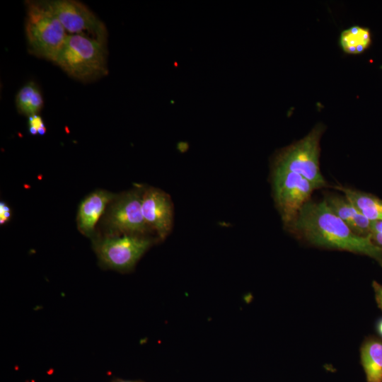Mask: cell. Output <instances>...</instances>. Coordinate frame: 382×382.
<instances>
[{
  "label": "cell",
  "mask_w": 382,
  "mask_h": 382,
  "mask_svg": "<svg viewBox=\"0 0 382 382\" xmlns=\"http://www.w3.org/2000/svg\"><path fill=\"white\" fill-rule=\"evenodd\" d=\"M151 243V239L141 236L125 235L98 241L95 250L106 267L127 272L133 269Z\"/></svg>",
  "instance_id": "52a82bcc"
},
{
  "label": "cell",
  "mask_w": 382,
  "mask_h": 382,
  "mask_svg": "<svg viewBox=\"0 0 382 382\" xmlns=\"http://www.w3.org/2000/svg\"><path fill=\"white\" fill-rule=\"evenodd\" d=\"M141 209L150 230L155 231L160 238H166L173 226V206L169 196L151 187L141 195Z\"/></svg>",
  "instance_id": "9c48e42d"
},
{
  "label": "cell",
  "mask_w": 382,
  "mask_h": 382,
  "mask_svg": "<svg viewBox=\"0 0 382 382\" xmlns=\"http://www.w3.org/2000/svg\"><path fill=\"white\" fill-rule=\"evenodd\" d=\"M376 330L382 338V318H381L376 323Z\"/></svg>",
  "instance_id": "ffe728a7"
},
{
  "label": "cell",
  "mask_w": 382,
  "mask_h": 382,
  "mask_svg": "<svg viewBox=\"0 0 382 382\" xmlns=\"http://www.w3.org/2000/svg\"><path fill=\"white\" fill-rule=\"evenodd\" d=\"M29 127H33L37 130V134L44 135L46 132V127L42 117L39 115H35L28 117Z\"/></svg>",
  "instance_id": "e0dca14e"
},
{
  "label": "cell",
  "mask_w": 382,
  "mask_h": 382,
  "mask_svg": "<svg viewBox=\"0 0 382 382\" xmlns=\"http://www.w3.org/2000/svg\"><path fill=\"white\" fill-rule=\"evenodd\" d=\"M371 43V34L367 28L358 25L343 30L339 37V45L347 54L364 52Z\"/></svg>",
  "instance_id": "5bb4252c"
},
{
  "label": "cell",
  "mask_w": 382,
  "mask_h": 382,
  "mask_svg": "<svg viewBox=\"0 0 382 382\" xmlns=\"http://www.w3.org/2000/svg\"><path fill=\"white\" fill-rule=\"evenodd\" d=\"M113 382H140V381H125L121 379H115Z\"/></svg>",
  "instance_id": "44dd1931"
},
{
  "label": "cell",
  "mask_w": 382,
  "mask_h": 382,
  "mask_svg": "<svg viewBox=\"0 0 382 382\" xmlns=\"http://www.w3.org/2000/svg\"><path fill=\"white\" fill-rule=\"evenodd\" d=\"M11 216L9 207L4 202H0V224L1 225L8 222Z\"/></svg>",
  "instance_id": "ac0fdd59"
},
{
  "label": "cell",
  "mask_w": 382,
  "mask_h": 382,
  "mask_svg": "<svg viewBox=\"0 0 382 382\" xmlns=\"http://www.w3.org/2000/svg\"><path fill=\"white\" fill-rule=\"evenodd\" d=\"M43 103L41 91L33 81L25 84L16 96V104L18 112L28 117L38 115L43 107Z\"/></svg>",
  "instance_id": "9a60e30c"
},
{
  "label": "cell",
  "mask_w": 382,
  "mask_h": 382,
  "mask_svg": "<svg viewBox=\"0 0 382 382\" xmlns=\"http://www.w3.org/2000/svg\"><path fill=\"white\" fill-rule=\"evenodd\" d=\"M378 306L382 310V284L374 281L372 283Z\"/></svg>",
  "instance_id": "d6986e66"
},
{
  "label": "cell",
  "mask_w": 382,
  "mask_h": 382,
  "mask_svg": "<svg viewBox=\"0 0 382 382\" xmlns=\"http://www.w3.org/2000/svg\"><path fill=\"white\" fill-rule=\"evenodd\" d=\"M272 173L274 202L284 225L288 228L317 188L297 173L276 168H273Z\"/></svg>",
  "instance_id": "5b68a950"
},
{
  "label": "cell",
  "mask_w": 382,
  "mask_h": 382,
  "mask_svg": "<svg viewBox=\"0 0 382 382\" xmlns=\"http://www.w3.org/2000/svg\"><path fill=\"white\" fill-rule=\"evenodd\" d=\"M370 237L374 244L382 248V221H371Z\"/></svg>",
  "instance_id": "2e32d148"
},
{
  "label": "cell",
  "mask_w": 382,
  "mask_h": 382,
  "mask_svg": "<svg viewBox=\"0 0 382 382\" xmlns=\"http://www.w3.org/2000/svg\"><path fill=\"white\" fill-rule=\"evenodd\" d=\"M111 228L125 235L139 236L150 230L142 214L141 195L132 191L112 206L108 214Z\"/></svg>",
  "instance_id": "ba28073f"
},
{
  "label": "cell",
  "mask_w": 382,
  "mask_h": 382,
  "mask_svg": "<svg viewBox=\"0 0 382 382\" xmlns=\"http://www.w3.org/2000/svg\"><path fill=\"white\" fill-rule=\"evenodd\" d=\"M335 189L343 195L369 221H382V199L365 192L337 185Z\"/></svg>",
  "instance_id": "4fadbf2b"
},
{
  "label": "cell",
  "mask_w": 382,
  "mask_h": 382,
  "mask_svg": "<svg viewBox=\"0 0 382 382\" xmlns=\"http://www.w3.org/2000/svg\"><path fill=\"white\" fill-rule=\"evenodd\" d=\"M107 42L81 35H69L54 63L82 82H91L108 73Z\"/></svg>",
  "instance_id": "7a4b0ae2"
},
{
  "label": "cell",
  "mask_w": 382,
  "mask_h": 382,
  "mask_svg": "<svg viewBox=\"0 0 382 382\" xmlns=\"http://www.w3.org/2000/svg\"><path fill=\"white\" fill-rule=\"evenodd\" d=\"M287 229L313 245L366 255L382 266V248L374 243L370 235L354 233L324 199L309 200Z\"/></svg>",
  "instance_id": "6da1fadb"
},
{
  "label": "cell",
  "mask_w": 382,
  "mask_h": 382,
  "mask_svg": "<svg viewBox=\"0 0 382 382\" xmlns=\"http://www.w3.org/2000/svg\"><path fill=\"white\" fill-rule=\"evenodd\" d=\"M60 21L66 33L107 42L105 23L85 4L76 0H41Z\"/></svg>",
  "instance_id": "8992f818"
},
{
  "label": "cell",
  "mask_w": 382,
  "mask_h": 382,
  "mask_svg": "<svg viewBox=\"0 0 382 382\" xmlns=\"http://www.w3.org/2000/svg\"><path fill=\"white\" fill-rule=\"evenodd\" d=\"M324 201L354 233L361 236L370 235L371 221L366 219L344 195L326 193Z\"/></svg>",
  "instance_id": "30bf717a"
},
{
  "label": "cell",
  "mask_w": 382,
  "mask_h": 382,
  "mask_svg": "<svg viewBox=\"0 0 382 382\" xmlns=\"http://www.w3.org/2000/svg\"><path fill=\"white\" fill-rule=\"evenodd\" d=\"M25 35L32 54L54 63L69 34L40 1H27Z\"/></svg>",
  "instance_id": "3957f363"
},
{
  "label": "cell",
  "mask_w": 382,
  "mask_h": 382,
  "mask_svg": "<svg viewBox=\"0 0 382 382\" xmlns=\"http://www.w3.org/2000/svg\"><path fill=\"white\" fill-rule=\"evenodd\" d=\"M325 127L317 124L301 139L279 151L274 160V167L297 173L318 189L327 185L320 170V141Z\"/></svg>",
  "instance_id": "277c9868"
},
{
  "label": "cell",
  "mask_w": 382,
  "mask_h": 382,
  "mask_svg": "<svg viewBox=\"0 0 382 382\" xmlns=\"http://www.w3.org/2000/svg\"><path fill=\"white\" fill-rule=\"evenodd\" d=\"M361 361L367 382H382V340L367 338L361 347Z\"/></svg>",
  "instance_id": "7c38bea8"
},
{
  "label": "cell",
  "mask_w": 382,
  "mask_h": 382,
  "mask_svg": "<svg viewBox=\"0 0 382 382\" xmlns=\"http://www.w3.org/2000/svg\"><path fill=\"white\" fill-rule=\"evenodd\" d=\"M114 195L107 191L97 190L86 197L81 203L78 212V225L86 236L92 234L94 226L103 214L107 204Z\"/></svg>",
  "instance_id": "8fae6325"
}]
</instances>
